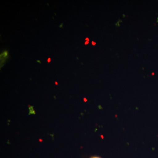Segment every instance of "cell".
Listing matches in <instances>:
<instances>
[{
    "instance_id": "cell-1",
    "label": "cell",
    "mask_w": 158,
    "mask_h": 158,
    "mask_svg": "<svg viewBox=\"0 0 158 158\" xmlns=\"http://www.w3.org/2000/svg\"><path fill=\"white\" fill-rule=\"evenodd\" d=\"M92 44L93 45H95L96 44V43L94 42V41H92Z\"/></svg>"
},
{
    "instance_id": "cell-2",
    "label": "cell",
    "mask_w": 158,
    "mask_h": 158,
    "mask_svg": "<svg viewBox=\"0 0 158 158\" xmlns=\"http://www.w3.org/2000/svg\"><path fill=\"white\" fill-rule=\"evenodd\" d=\"M88 43H89V42L86 41V42H85V45H86V44H88Z\"/></svg>"
},
{
    "instance_id": "cell-3",
    "label": "cell",
    "mask_w": 158,
    "mask_h": 158,
    "mask_svg": "<svg viewBox=\"0 0 158 158\" xmlns=\"http://www.w3.org/2000/svg\"><path fill=\"white\" fill-rule=\"evenodd\" d=\"M85 40H86V41H88V42H89V39H88V38H86V39H85Z\"/></svg>"
},
{
    "instance_id": "cell-4",
    "label": "cell",
    "mask_w": 158,
    "mask_h": 158,
    "mask_svg": "<svg viewBox=\"0 0 158 158\" xmlns=\"http://www.w3.org/2000/svg\"><path fill=\"white\" fill-rule=\"evenodd\" d=\"M51 61V59L50 58H49V59H48V62H50Z\"/></svg>"
},
{
    "instance_id": "cell-5",
    "label": "cell",
    "mask_w": 158,
    "mask_h": 158,
    "mask_svg": "<svg viewBox=\"0 0 158 158\" xmlns=\"http://www.w3.org/2000/svg\"><path fill=\"white\" fill-rule=\"evenodd\" d=\"M100 158L97 157H93V158Z\"/></svg>"
}]
</instances>
